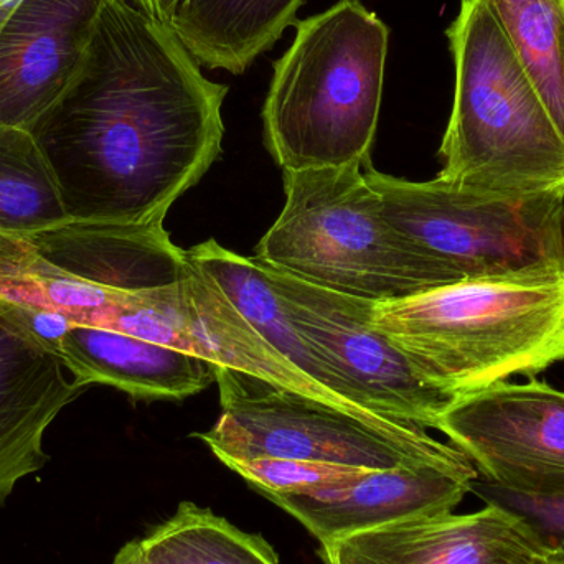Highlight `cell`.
Masks as SVG:
<instances>
[{"mask_svg": "<svg viewBox=\"0 0 564 564\" xmlns=\"http://www.w3.org/2000/svg\"><path fill=\"white\" fill-rule=\"evenodd\" d=\"M106 0H19L0 26V124L30 131L82 69Z\"/></svg>", "mask_w": 564, "mask_h": 564, "instance_id": "cell-10", "label": "cell"}, {"mask_svg": "<svg viewBox=\"0 0 564 564\" xmlns=\"http://www.w3.org/2000/svg\"><path fill=\"white\" fill-rule=\"evenodd\" d=\"M373 325L451 397L564 360V263L375 302Z\"/></svg>", "mask_w": 564, "mask_h": 564, "instance_id": "cell-2", "label": "cell"}, {"mask_svg": "<svg viewBox=\"0 0 564 564\" xmlns=\"http://www.w3.org/2000/svg\"><path fill=\"white\" fill-rule=\"evenodd\" d=\"M217 368L221 416L200 437L218 460H307L387 470L416 464L474 466L453 444L406 421L358 413L260 378Z\"/></svg>", "mask_w": 564, "mask_h": 564, "instance_id": "cell-6", "label": "cell"}, {"mask_svg": "<svg viewBox=\"0 0 564 564\" xmlns=\"http://www.w3.org/2000/svg\"><path fill=\"white\" fill-rule=\"evenodd\" d=\"M564 138V0H484Z\"/></svg>", "mask_w": 564, "mask_h": 564, "instance_id": "cell-21", "label": "cell"}, {"mask_svg": "<svg viewBox=\"0 0 564 564\" xmlns=\"http://www.w3.org/2000/svg\"><path fill=\"white\" fill-rule=\"evenodd\" d=\"M178 314L192 354L215 367L250 375L276 387L344 406L292 368L228 301L214 278L191 258L184 278L178 282Z\"/></svg>", "mask_w": 564, "mask_h": 564, "instance_id": "cell-17", "label": "cell"}, {"mask_svg": "<svg viewBox=\"0 0 564 564\" xmlns=\"http://www.w3.org/2000/svg\"><path fill=\"white\" fill-rule=\"evenodd\" d=\"M474 496L512 513L545 550L549 558L564 560V496L519 492L477 477Z\"/></svg>", "mask_w": 564, "mask_h": 564, "instance_id": "cell-23", "label": "cell"}, {"mask_svg": "<svg viewBox=\"0 0 564 564\" xmlns=\"http://www.w3.org/2000/svg\"><path fill=\"white\" fill-rule=\"evenodd\" d=\"M66 221L55 178L33 135L0 124V235L25 240Z\"/></svg>", "mask_w": 564, "mask_h": 564, "instance_id": "cell-20", "label": "cell"}, {"mask_svg": "<svg viewBox=\"0 0 564 564\" xmlns=\"http://www.w3.org/2000/svg\"><path fill=\"white\" fill-rule=\"evenodd\" d=\"M171 26L106 0L88 55L30 129L69 221L164 224L217 161L228 86Z\"/></svg>", "mask_w": 564, "mask_h": 564, "instance_id": "cell-1", "label": "cell"}, {"mask_svg": "<svg viewBox=\"0 0 564 564\" xmlns=\"http://www.w3.org/2000/svg\"><path fill=\"white\" fill-rule=\"evenodd\" d=\"M549 564H564L563 558H549Z\"/></svg>", "mask_w": 564, "mask_h": 564, "instance_id": "cell-28", "label": "cell"}, {"mask_svg": "<svg viewBox=\"0 0 564 564\" xmlns=\"http://www.w3.org/2000/svg\"><path fill=\"white\" fill-rule=\"evenodd\" d=\"M476 466L416 464L368 470L351 482L308 492L267 494L322 546L358 533L454 512L473 492Z\"/></svg>", "mask_w": 564, "mask_h": 564, "instance_id": "cell-11", "label": "cell"}, {"mask_svg": "<svg viewBox=\"0 0 564 564\" xmlns=\"http://www.w3.org/2000/svg\"><path fill=\"white\" fill-rule=\"evenodd\" d=\"M187 254L214 278L228 301L292 368L344 406L380 416L364 394L297 330L263 264L227 250L215 240L191 248Z\"/></svg>", "mask_w": 564, "mask_h": 564, "instance_id": "cell-16", "label": "cell"}, {"mask_svg": "<svg viewBox=\"0 0 564 564\" xmlns=\"http://www.w3.org/2000/svg\"><path fill=\"white\" fill-rule=\"evenodd\" d=\"M134 2H138L152 19L171 26L178 0H134Z\"/></svg>", "mask_w": 564, "mask_h": 564, "instance_id": "cell-24", "label": "cell"}, {"mask_svg": "<svg viewBox=\"0 0 564 564\" xmlns=\"http://www.w3.org/2000/svg\"><path fill=\"white\" fill-rule=\"evenodd\" d=\"M139 545L142 564H280L273 546L260 535L192 502H182Z\"/></svg>", "mask_w": 564, "mask_h": 564, "instance_id": "cell-19", "label": "cell"}, {"mask_svg": "<svg viewBox=\"0 0 564 564\" xmlns=\"http://www.w3.org/2000/svg\"><path fill=\"white\" fill-rule=\"evenodd\" d=\"M224 464L228 469L243 477L261 496L324 489V487L351 482L368 473V470L351 469V467L276 459V457L228 459Z\"/></svg>", "mask_w": 564, "mask_h": 564, "instance_id": "cell-22", "label": "cell"}, {"mask_svg": "<svg viewBox=\"0 0 564 564\" xmlns=\"http://www.w3.org/2000/svg\"><path fill=\"white\" fill-rule=\"evenodd\" d=\"M304 0H178L171 29L200 65L241 75L281 39Z\"/></svg>", "mask_w": 564, "mask_h": 564, "instance_id": "cell-18", "label": "cell"}, {"mask_svg": "<svg viewBox=\"0 0 564 564\" xmlns=\"http://www.w3.org/2000/svg\"><path fill=\"white\" fill-rule=\"evenodd\" d=\"M388 224L443 285L564 263V194L503 197L443 178L410 182L368 165Z\"/></svg>", "mask_w": 564, "mask_h": 564, "instance_id": "cell-7", "label": "cell"}, {"mask_svg": "<svg viewBox=\"0 0 564 564\" xmlns=\"http://www.w3.org/2000/svg\"><path fill=\"white\" fill-rule=\"evenodd\" d=\"M88 388L55 351L0 304V506L43 469V437Z\"/></svg>", "mask_w": 564, "mask_h": 564, "instance_id": "cell-12", "label": "cell"}, {"mask_svg": "<svg viewBox=\"0 0 564 564\" xmlns=\"http://www.w3.org/2000/svg\"><path fill=\"white\" fill-rule=\"evenodd\" d=\"M456 68L437 178L503 197L564 194V138L484 0L446 30Z\"/></svg>", "mask_w": 564, "mask_h": 564, "instance_id": "cell-4", "label": "cell"}, {"mask_svg": "<svg viewBox=\"0 0 564 564\" xmlns=\"http://www.w3.org/2000/svg\"><path fill=\"white\" fill-rule=\"evenodd\" d=\"M294 26L264 101L268 151L282 171L370 164L390 29L360 0Z\"/></svg>", "mask_w": 564, "mask_h": 564, "instance_id": "cell-3", "label": "cell"}, {"mask_svg": "<svg viewBox=\"0 0 564 564\" xmlns=\"http://www.w3.org/2000/svg\"><path fill=\"white\" fill-rule=\"evenodd\" d=\"M25 243L56 273L122 292L171 288L188 267L187 251L172 243L164 224L66 221L25 238Z\"/></svg>", "mask_w": 564, "mask_h": 564, "instance_id": "cell-14", "label": "cell"}, {"mask_svg": "<svg viewBox=\"0 0 564 564\" xmlns=\"http://www.w3.org/2000/svg\"><path fill=\"white\" fill-rule=\"evenodd\" d=\"M56 354L88 387L109 384L139 400H184L217 377L214 364L191 351L88 325H73Z\"/></svg>", "mask_w": 564, "mask_h": 564, "instance_id": "cell-15", "label": "cell"}, {"mask_svg": "<svg viewBox=\"0 0 564 564\" xmlns=\"http://www.w3.org/2000/svg\"><path fill=\"white\" fill-rule=\"evenodd\" d=\"M322 555L327 564H549L533 533L490 503L358 533L322 546Z\"/></svg>", "mask_w": 564, "mask_h": 564, "instance_id": "cell-13", "label": "cell"}, {"mask_svg": "<svg viewBox=\"0 0 564 564\" xmlns=\"http://www.w3.org/2000/svg\"><path fill=\"white\" fill-rule=\"evenodd\" d=\"M17 3H19V0H0V26H2L3 20L10 15Z\"/></svg>", "mask_w": 564, "mask_h": 564, "instance_id": "cell-27", "label": "cell"}, {"mask_svg": "<svg viewBox=\"0 0 564 564\" xmlns=\"http://www.w3.org/2000/svg\"><path fill=\"white\" fill-rule=\"evenodd\" d=\"M112 564H142V553L139 540L126 543V545L119 550L115 560H112Z\"/></svg>", "mask_w": 564, "mask_h": 564, "instance_id": "cell-26", "label": "cell"}, {"mask_svg": "<svg viewBox=\"0 0 564 564\" xmlns=\"http://www.w3.org/2000/svg\"><path fill=\"white\" fill-rule=\"evenodd\" d=\"M25 251V240H17V238L0 235V268L19 260Z\"/></svg>", "mask_w": 564, "mask_h": 564, "instance_id": "cell-25", "label": "cell"}, {"mask_svg": "<svg viewBox=\"0 0 564 564\" xmlns=\"http://www.w3.org/2000/svg\"><path fill=\"white\" fill-rule=\"evenodd\" d=\"M364 164L284 171L285 204L254 260L350 297L390 302L443 288L434 268L393 225Z\"/></svg>", "mask_w": 564, "mask_h": 564, "instance_id": "cell-5", "label": "cell"}, {"mask_svg": "<svg viewBox=\"0 0 564 564\" xmlns=\"http://www.w3.org/2000/svg\"><path fill=\"white\" fill-rule=\"evenodd\" d=\"M437 431L479 476L519 492L564 496V391L539 380L457 397Z\"/></svg>", "mask_w": 564, "mask_h": 564, "instance_id": "cell-9", "label": "cell"}, {"mask_svg": "<svg viewBox=\"0 0 564 564\" xmlns=\"http://www.w3.org/2000/svg\"><path fill=\"white\" fill-rule=\"evenodd\" d=\"M264 268L297 330L364 394L375 413L436 430L456 398L430 383L375 327V302Z\"/></svg>", "mask_w": 564, "mask_h": 564, "instance_id": "cell-8", "label": "cell"}]
</instances>
